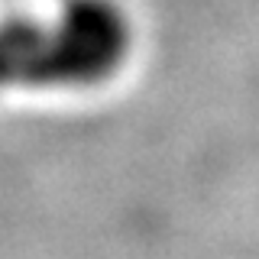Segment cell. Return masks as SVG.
<instances>
[{
	"instance_id": "cell-1",
	"label": "cell",
	"mask_w": 259,
	"mask_h": 259,
	"mask_svg": "<svg viewBox=\"0 0 259 259\" xmlns=\"http://www.w3.org/2000/svg\"><path fill=\"white\" fill-rule=\"evenodd\" d=\"M130 46V16L113 0H65L52 16L7 20L0 23V94L107 81Z\"/></svg>"
}]
</instances>
